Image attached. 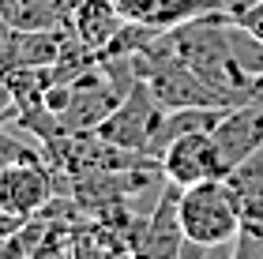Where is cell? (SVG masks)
Returning <instances> with one entry per match:
<instances>
[{
    "label": "cell",
    "mask_w": 263,
    "mask_h": 259,
    "mask_svg": "<svg viewBox=\"0 0 263 259\" xmlns=\"http://www.w3.org/2000/svg\"><path fill=\"white\" fill-rule=\"evenodd\" d=\"M181 226H184L181 259L233 255V237L241 229V214H237V203L222 176L181 188Z\"/></svg>",
    "instance_id": "obj_1"
},
{
    "label": "cell",
    "mask_w": 263,
    "mask_h": 259,
    "mask_svg": "<svg viewBox=\"0 0 263 259\" xmlns=\"http://www.w3.org/2000/svg\"><path fill=\"white\" fill-rule=\"evenodd\" d=\"M162 113H165V105L158 102V94L151 90V83L147 79H136L132 90L121 98V105L98 124V135H105L109 143L124 147V150H136V154L151 158V143H154V135H158Z\"/></svg>",
    "instance_id": "obj_2"
},
{
    "label": "cell",
    "mask_w": 263,
    "mask_h": 259,
    "mask_svg": "<svg viewBox=\"0 0 263 259\" xmlns=\"http://www.w3.org/2000/svg\"><path fill=\"white\" fill-rule=\"evenodd\" d=\"M57 195V173L45 158H23L0 169V207L15 218H34Z\"/></svg>",
    "instance_id": "obj_3"
},
{
    "label": "cell",
    "mask_w": 263,
    "mask_h": 259,
    "mask_svg": "<svg viewBox=\"0 0 263 259\" xmlns=\"http://www.w3.org/2000/svg\"><path fill=\"white\" fill-rule=\"evenodd\" d=\"M124 94L113 87V79L102 72V61L71 83V98L57 116H61L64 132H98V124L121 105Z\"/></svg>",
    "instance_id": "obj_4"
},
{
    "label": "cell",
    "mask_w": 263,
    "mask_h": 259,
    "mask_svg": "<svg viewBox=\"0 0 263 259\" xmlns=\"http://www.w3.org/2000/svg\"><path fill=\"white\" fill-rule=\"evenodd\" d=\"M211 135H214V147H218L222 169L230 173L245 158H252L256 150H263V105L256 102L230 105L218 116V124L211 128Z\"/></svg>",
    "instance_id": "obj_5"
},
{
    "label": "cell",
    "mask_w": 263,
    "mask_h": 259,
    "mask_svg": "<svg viewBox=\"0 0 263 259\" xmlns=\"http://www.w3.org/2000/svg\"><path fill=\"white\" fill-rule=\"evenodd\" d=\"M184 248V226H181V184H165L158 203L151 207L147 222H143L136 255L147 259H181Z\"/></svg>",
    "instance_id": "obj_6"
},
{
    "label": "cell",
    "mask_w": 263,
    "mask_h": 259,
    "mask_svg": "<svg viewBox=\"0 0 263 259\" xmlns=\"http://www.w3.org/2000/svg\"><path fill=\"white\" fill-rule=\"evenodd\" d=\"M162 169L173 184H199V181H214V176H226L222 169V158H218V147H214V135L211 132H192V135H181L165 147L162 154Z\"/></svg>",
    "instance_id": "obj_7"
},
{
    "label": "cell",
    "mask_w": 263,
    "mask_h": 259,
    "mask_svg": "<svg viewBox=\"0 0 263 259\" xmlns=\"http://www.w3.org/2000/svg\"><path fill=\"white\" fill-rule=\"evenodd\" d=\"M124 23H128V15L117 8V0H83L76 8V15H71V30H76V38L87 42L94 53H102L105 45L117 38V30H121Z\"/></svg>",
    "instance_id": "obj_8"
},
{
    "label": "cell",
    "mask_w": 263,
    "mask_h": 259,
    "mask_svg": "<svg viewBox=\"0 0 263 259\" xmlns=\"http://www.w3.org/2000/svg\"><path fill=\"white\" fill-rule=\"evenodd\" d=\"M230 188L237 214L241 222H263V150H256L252 158H245L241 166H233L222 176Z\"/></svg>",
    "instance_id": "obj_9"
},
{
    "label": "cell",
    "mask_w": 263,
    "mask_h": 259,
    "mask_svg": "<svg viewBox=\"0 0 263 259\" xmlns=\"http://www.w3.org/2000/svg\"><path fill=\"white\" fill-rule=\"evenodd\" d=\"M214 8H222L218 0H136L128 8V19L151 23L158 30H173L181 23L203 15V11H214Z\"/></svg>",
    "instance_id": "obj_10"
},
{
    "label": "cell",
    "mask_w": 263,
    "mask_h": 259,
    "mask_svg": "<svg viewBox=\"0 0 263 259\" xmlns=\"http://www.w3.org/2000/svg\"><path fill=\"white\" fill-rule=\"evenodd\" d=\"M71 27H57V30H19L15 38V53H11L8 68H53L61 56L64 42H68Z\"/></svg>",
    "instance_id": "obj_11"
},
{
    "label": "cell",
    "mask_w": 263,
    "mask_h": 259,
    "mask_svg": "<svg viewBox=\"0 0 263 259\" xmlns=\"http://www.w3.org/2000/svg\"><path fill=\"white\" fill-rule=\"evenodd\" d=\"M233 259H263V222H241L233 237Z\"/></svg>",
    "instance_id": "obj_12"
},
{
    "label": "cell",
    "mask_w": 263,
    "mask_h": 259,
    "mask_svg": "<svg viewBox=\"0 0 263 259\" xmlns=\"http://www.w3.org/2000/svg\"><path fill=\"white\" fill-rule=\"evenodd\" d=\"M15 38H19V27L11 23L8 15H0V72L11 64V53H15Z\"/></svg>",
    "instance_id": "obj_13"
},
{
    "label": "cell",
    "mask_w": 263,
    "mask_h": 259,
    "mask_svg": "<svg viewBox=\"0 0 263 259\" xmlns=\"http://www.w3.org/2000/svg\"><path fill=\"white\" fill-rule=\"evenodd\" d=\"M15 116H19V98H15V90H11L8 83V75L0 72V124H15Z\"/></svg>",
    "instance_id": "obj_14"
},
{
    "label": "cell",
    "mask_w": 263,
    "mask_h": 259,
    "mask_svg": "<svg viewBox=\"0 0 263 259\" xmlns=\"http://www.w3.org/2000/svg\"><path fill=\"white\" fill-rule=\"evenodd\" d=\"M237 23H241L248 34H256V38L263 42V0H259V4H252V8H245L241 15H237Z\"/></svg>",
    "instance_id": "obj_15"
},
{
    "label": "cell",
    "mask_w": 263,
    "mask_h": 259,
    "mask_svg": "<svg viewBox=\"0 0 263 259\" xmlns=\"http://www.w3.org/2000/svg\"><path fill=\"white\" fill-rule=\"evenodd\" d=\"M218 4H222V8H226V11H230V15L237 19V15H241L245 8H252V4H259V0H218Z\"/></svg>",
    "instance_id": "obj_16"
},
{
    "label": "cell",
    "mask_w": 263,
    "mask_h": 259,
    "mask_svg": "<svg viewBox=\"0 0 263 259\" xmlns=\"http://www.w3.org/2000/svg\"><path fill=\"white\" fill-rule=\"evenodd\" d=\"M248 102L263 105V72H259V75H252V87H248Z\"/></svg>",
    "instance_id": "obj_17"
}]
</instances>
